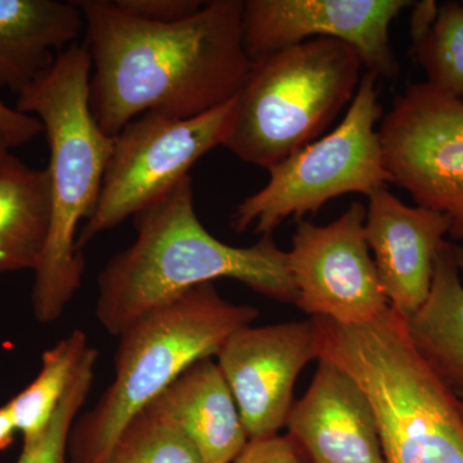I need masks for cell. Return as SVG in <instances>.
Listing matches in <instances>:
<instances>
[{"label": "cell", "mask_w": 463, "mask_h": 463, "mask_svg": "<svg viewBox=\"0 0 463 463\" xmlns=\"http://www.w3.org/2000/svg\"><path fill=\"white\" fill-rule=\"evenodd\" d=\"M100 463H203L184 432L145 408L133 417Z\"/></svg>", "instance_id": "obj_20"}, {"label": "cell", "mask_w": 463, "mask_h": 463, "mask_svg": "<svg viewBox=\"0 0 463 463\" xmlns=\"http://www.w3.org/2000/svg\"><path fill=\"white\" fill-rule=\"evenodd\" d=\"M84 30L74 2L0 0V88L23 93Z\"/></svg>", "instance_id": "obj_16"}, {"label": "cell", "mask_w": 463, "mask_h": 463, "mask_svg": "<svg viewBox=\"0 0 463 463\" xmlns=\"http://www.w3.org/2000/svg\"><path fill=\"white\" fill-rule=\"evenodd\" d=\"M125 14L155 24H173L194 16L205 3L201 0H115Z\"/></svg>", "instance_id": "obj_23"}, {"label": "cell", "mask_w": 463, "mask_h": 463, "mask_svg": "<svg viewBox=\"0 0 463 463\" xmlns=\"http://www.w3.org/2000/svg\"><path fill=\"white\" fill-rule=\"evenodd\" d=\"M90 75L87 43L78 42L17 96V111L42 121L50 147L51 228L32 291L41 323L60 319L83 285L85 260L76 240L99 203L114 146L91 115Z\"/></svg>", "instance_id": "obj_3"}, {"label": "cell", "mask_w": 463, "mask_h": 463, "mask_svg": "<svg viewBox=\"0 0 463 463\" xmlns=\"http://www.w3.org/2000/svg\"><path fill=\"white\" fill-rule=\"evenodd\" d=\"M99 353L90 346L61 399L44 431L24 443L17 463H69V440L72 426L87 401L94 380Z\"/></svg>", "instance_id": "obj_22"}, {"label": "cell", "mask_w": 463, "mask_h": 463, "mask_svg": "<svg viewBox=\"0 0 463 463\" xmlns=\"http://www.w3.org/2000/svg\"><path fill=\"white\" fill-rule=\"evenodd\" d=\"M16 432L8 404L3 405L0 407V450L11 446Z\"/></svg>", "instance_id": "obj_27"}, {"label": "cell", "mask_w": 463, "mask_h": 463, "mask_svg": "<svg viewBox=\"0 0 463 463\" xmlns=\"http://www.w3.org/2000/svg\"><path fill=\"white\" fill-rule=\"evenodd\" d=\"M146 408L175 423L203 463H232L248 444L233 394L212 358L191 365Z\"/></svg>", "instance_id": "obj_15"}, {"label": "cell", "mask_w": 463, "mask_h": 463, "mask_svg": "<svg viewBox=\"0 0 463 463\" xmlns=\"http://www.w3.org/2000/svg\"><path fill=\"white\" fill-rule=\"evenodd\" d=\"M91 60L90 106L106 136L158 112L205 114L239 94L251 66L242 39L243 0H212L194 16L155 24L109 0H76Z\"/></svg>", "instance_id": "obj_1"}, {"label": "cell", "mask_w": 463, "mask_h": 463, "mask_svg": "<svg viewBox=\"0 0 463 463\" xmlns=\"http://www.w3.org/2000/svg\"><path fill=\"white\" fill-rule=\"evenodd\" d=\"M301 448L289 437L251 439L232 463H307Z\"/></svg>", "instance_id": "obj_24"}, {"label": "cell", "mask_w": 463, "mask_h": 463, "mask_svg": "<svg viewBox=\"0 0 463 463\" xmlns=\"http://www.w3.org/2000/svg\"><path fill=\"white\" fill-rule=\"evenodd\" d=\"M412 18H411V35L414 44L421 41L423 36L431 29L437 18L438 8L435 2L413 3Z\"/></svg>", "instance_id": "obj_26"}, {"label": "cell", "mask_w": 463, "mask_h": 463, "mask_svg": "<svg viewBox=\"0 0 463 463\" xmlns=\"http://www.w3.org/2000/svg\"><path fill=\"white\" fill-rule=\"evenodd\" d=\"M453 255H455L456 263L458 265L459 270L463 273V246L452 243Z\"/></svg>", "instance_id": "obj_29"}, {"label": "cell", "mask_w": 463, "mask_h": 463, "mask_svg": "<svg viewBox=\"0 0 463 463\" xmlns=\"http://www.w3.org/2000/svg\"><path fill=\"white\" fill-rule=\"evenodd\" d=\"M0 132L14 148L32 142L44 133V127L35 116L23 114L0 102Z\"/></svg>", "instance_id": "obj_25"}, {"label": "cell", "mask_w": 463, "mask_h": 463, "mask_svg": "<svg viewBox=\"0 0 463 463\" xmlns=\"http://www.w3.org/2000/svg\"><path fill=\"white\" fill-rule=\"evenodd\" d=\"M383 164L392 183L417 206L450 222L463 240V102L428 83L410 85L392 102L380 130Z\"/></svg>", "instance_id": "obj_9"}, {"label": "cell", "mask_w": 463, "mask_h": 463, "mask_svg": "<svg viewBox=\"0 0 463 463\" xmlns=\"http://www.w3.org/2000/svg\"><path fill=\"white\" fill-rule=\"evenodd\" d=\"M258 317L257 307L225 300L205 283L130 323L118 336L114 381L72 426L69 463L102 462L136 414Z\"/></svg>", "instance_id": "obj_5"}, {"label": "cell", "mask_w": 463, "mask_h": 463, "mask_svg": "<svg viewBox=\"0 0 463 463\" xmlns=\"http://www.w3.org/2000/svg\"><path fill=\"white\" fill-rule=\"evenodd\" d=\"M412 5L407 0H246L243 48L252 61L310 39H336L358 52L367 71L394 78L399 65L390 25Z\"/></svg>", "instance_id": "obj_11"}, {"label": "cell", "mask_w": 463, "mask_h": 463, "mask_svg": "<svg viewBox=\"0 0 463 463\" xmlns=\"http://www.w3.org/2000/svg\"><path fill=\"white\" fill-rule=\"evenodd\" d=\"M234 102L191 118L146 112L128 123L109 157L99 203L81 227L76 249L83 252L99 234L173 190L203 155L223 146L233 120Z\"/></svg>", "instance_id": "obj_8"}, {"label": "cell", "mask_w": 463, "mask_h": 463, "mask_svg": "<svg viewBox=\"0 0 463 463\" xmlns=\"http://www.w3.org/2000/svg\"><path fill=\"white\" fill-rule=\"evenodd\" d=\"M312 319L319 359L346 371L370 399L385 463H463V401L417 352L403 317L389 307L364 325Z\"/></svg>", "instance_id": "obj_4"}, {"label": "cell", "mask_w": 463, "mask_h": 463, "mask_svg": "<svg viewBox=\"0 0 463 463\" xmlns=\"http://www.w3.org/2000/svg\"><path fill=\"white\" fill-rule=\"evenodd\" d=\"M364 67L354 48L330 38L255 58L223 147L265 170L279 165L315 142L352 103Z\"/></svg>", "instance_id": "obj_6"}, {"label": "cell", "mask_w": 463, "mask_h": 463, "mask_svg": "<svg viewBox=\"0 0 463 463\" xmlns=\"http://www.w3.org/2000/svg\"><path fill=\"white\" fill-rule=\"evenodd\" d=\"M405 321L417 352L463 401V285L452 243L439 251L425 303Z\"/></svg>", "instance_id": "obj_17"}, {"label": "cell", "mask_w": 463, "mask_h": 463, "mask_svg": "<svg viewBox=\"0 0 463 463\" xmlns=\"http://www.w3.org/2000/svg\"><path fill=\"white\" fill-rule=\"evenodd\" d=\"M12 146L9 145L7 138H5V134L0 132V172L5 169L8 164L12 163L14 157L11 152Z\"/></svg>", "instance_id": "obj_28"}, {"label": "cell", "mask_w": 463, "mask_h": 463, "mask_svg": "<svg viewBox=\"0 0 463 463\" xmlns=\"http://www.w3.org/2000/svg\"><path fill=\"white\" fill-rule=\"evenodd\" d=\"M377 78L364 72L343 121L331 133L268 170L265 187L241 201L232 214L236 233L272 234L288 218L316 214L343 194L370 196L392 183L376 130L383 118Z\"/></svg>", "instance_id": "obj_7"}, {"label": "cell", "mask_w": 463, "mask_h": 463, "mask_svg": "<svg viewBox=\"0 0 463 463\" xmlns=\"http://www.w3.org/2000/svg\"><path fill=\"white\" fill-rule=\"evenodd\" d=\"M416 56L426 83L463 102V2L439 5L431 29L416 43Z\"/></svg>", "instance_id": "obj_21"}, {"label": "cell", "mask_w": 463, "mask_h": 463, "mask_svg": "<svg viewBox=\"0 0 463 463\" xmlns=\"http://www.w3.org/2000/svg\"><path fill=\"white\" fill-rule=\"evenodd\" d=\"M364 236L389 307L404 319L422 307L430 292L435 261L449 234L446 215L408 206L385 188L373 192Z\"/></svg>", "instance_id": "obj_13"}, {"label": "cell", "mask_w": 463, "mask_h": 463, "mask_svg": "<svg viewBox=\"0 0 463 463\" xmlns=\"http://www.w3.org/2000/svg\"><path fill=\"white\" fill-rule=\"evenodd\" d=\"M90 345L84 331L74 330L45 350L36 379L8 402L12 420L25 441L44 431Z\"/></svg>", "instance_id": "obj_19"}, {"label": "cell", "mask_w": 463, "mask_h": 463, "mask_svg": "<svg viewBox=\"0 0 463 463\" xmlns=\"http://www.w3.org/2000/svg\"><path fill=\"white\" fill-rule=\"evenodd\" d=\"M286 426L310 463H385L370 399L327 359H319L315 379L289 411Z\"/></svg>", "instance_id": "obj_14"}, {"label": "cell", "mask_w": 463, "mask_h": 463, "mask_svg": "<svg viewBox=\"0 0 463 463\" xmlns=\"http://www.w3.org/2000/svg\"><path fill=\"white\" fill-rule=\"evenodd\" d=\"M367 209L354 203L330 224L298 222L288 268L303 312L345 326L364 325L389 309L364 236Z\"/></svg>", "instance_id": "obj_10"}, {"label": "cell", "mask_w": 463, "mask_h": 463, "mask_svg": "<svg viewBox=\"0 0 463 463\" xmlns=\"http://www.w3.org/2000/svg\"><path fill=\"white\" fill-rule=\"evenodd\" d=\"M51 181L17 157L0 172V274L35 272L50 234Z\"/></svg>", "instance_id": "obj_18"}, {"label": "cell", "mask_w": 463, "mask_h": 463, "mask_svg": "<svg viewBox=\"0 0 463 463\" xmlns=\"http://www.w3.org/2000/svg\"><path fill=\"white\" fill-rule=\"evenodd\" d=\"M133 218L136 241L116 254L97 279V319L112 336L146 313L219 279H236L273 300L297 303L288 252L272 234L249 248L215 239L197 216L190 175Z\"/></svg>", "instance_id": "obj_2"}, {"label": "cell", "mask_w": 463, "mask_h": 463, "mask_svg": "<svg viewBox=\"0 0 463 463\" xmlns=\"http://www.w3.org/2000/svg\"><path fill=\"white\" fill-rule=\"evenodd\" d=\"M216 356L249 440L270 438L288 422L298 374L319 359L318 332L313 319L246 326Z\"/></svg>", "instance_id": "obj_12"}]
</instances>
